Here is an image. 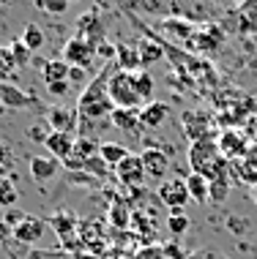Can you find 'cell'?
I'll return each mask as SVG.
<instances>
[{"mask_svg":"<svg viewBox=\"0 0 257 259\" xmlns=\"http://www.w3.org/2000/svg\"><path fill=\"white\" fill-rule=\"evenodd\" d=\"M115 63H109L104 71L96 76L90 85L82 90V96H80V104H77V120H80V137H88L90 134V125L93 123H99L104 120V117H109L113 115V101H109V96H107V82H109V76H113L115 71Z\"/></svg>","mask_w":257,"mask_h":259,"instance_id":"1","label":"cell"},{"mask_svg":"<svg viewBox=\"0 0 257 259\" xmlns=\"http://www.w3.org/2000/svg\"><path fill=\"white\" fill-rule=\"evenodd\" d=\"M189 164H192V172L203 175L208 183L219 180V178H227V172H230V161L222 158L213 134H208L205 139L189 145Z\"/></svg>","mask_w":257,"mask_h":259,"instance_id":"2","label":"cell"},{"mask_svg":"<svg viewBox=\"0 0 257 259\" xmlns=\"http://www.w3.org/2000/svg\"><path fill=\"white\" fill-rule=\"evenodd\" d=\"M107 96H109L115 109H142L145 107L140 93H137V88H134V71L115 68L109 82H107Z\"/></svg>","mask_w":257,"mask_h":259,"instance_id":"3","label":"cell"},{"mask_svg":"<svg viewBox=\"0 0 257 259\" xmlns=\"http://www.w3.org/2000/svg\"><path fill=\"white\" fill-rule=\"evenodd\" d=\"M159 199L170 207V213H180L192 202L186 178H167L164 183H159Z\"/></svg>","mask_w":257,"mask_h":259,"instance_id":"4","label":"cell"},{"mask_svg":"<svg viewBox=\"0 0 257 259\" xmlns=\"http://www.w3.org/2000/svg\"><path fill=\"white\" fill-rule=\"evenodd\" d=\"M216 148L222 153V158L225 161H241L249 153V148H252V142L241 134V131H235V128H225L222 134L216 137Z\"/></svg>","mask_w":257,"mask_h":259,"instance_id":"5","label":"cell"},{"mask_svg":"<svg viewBox=\"0 0 257 259\" xmlns=\"http://www.w3.org/2000/svg\"><path fill=\"white\" fill-rule=\"evenodd\" d=\"M93 58H96V47L88 44L85 38L74 36V38L66 41V47H63V60L68 63V66H74V68H90Z\"/></svg>","mask_w":257,"mask_h":259,"instance_id":"6","label":"cell"},{"mask_svg":"<svg viewBox=\"0 0 257 259\" xmlns=\"http://www.w3.org/2000/svg\"><path fill=\"white\" fill-rule=\"evenodd\" d=\"M36 96L25 93L14 82H0V109H30L36 107Z\"/></svg>","mask_w":257,"mask_h":259,"instance_id":"7","label":"cell"},{"mask_svg":"<svg viewBox=\"0 0 257 259\" xmlns=\"http://www.w3.org/2000/svg\"><path fill=\"white\" fill-rule=\"evenodd\" d=\"M140 158H142V164H145V175H148V180H167V175H170V156L164 150H159V148H145L140 153Z\"/></svg>","mask_w":257,"mask_h":259,"instance_id":"8","label":"cell"},{"mask_svg":"<svg viewBox=\"0 0 257 259\" xmlns=\"http://www.w3.org/2000/svg\"><path fill=\"white\" fill-rule=\"evenodd\" d=\"M47 232V221L39 219V215H25L19 224H14V240L25 243V246H33L39 243Z\"/></svg>","mask_w":257,"mask_h":259,"instance_id":"9","label":"cell"},{"mask_svg":"<svg viewBox=\"0 0 257 259\" xmlns=\"http://www.w3.org/2000/svg\"><path fill=\"white\" fill-rule=\"evenodd\" d=\"M180 123H183V131H186V137H189L192 142H200V139H205L208 134H213L211 131V117H208L205 112H200V109H186L183 117H180Z\"/></svg>","mask_w":257,"mask_h":259,"instance_id":"10","label":"cell"},{"mask_svg":"<svg viewBox=\"0 0 257 259\" xmlns=\"http://www.w3.org/2000/svg\"><path fill=\"white\" fill-rule=\"evenodd\" d=\"M115 175H118V180H121L123 186H142L145 180H148L145 164H142V158L137 156V153H131L126 161H121V164L115 166Z\"/></svg>","mask_w":257,"mask_h":259,"instance_id":"11","label":"cell"},{"mask_svg":"<svg viewBox=\"0 0 257 259\" xmlns=\"http://www.w3.org/2000/svg\"><path fill=\"white\" fill-rule=\"evenodd\" d=\"M44 120L50 123L52 131H63V134H71L74 128H77V109H68L63 104H52L50 109H47Z\"/></svg>","mask_w":257,"mask_h":259,"instance_id":"12","label":"cell"},{"mask_svg":"<svg viewBox=\"0 0 257 259\" xmlns=\"http://www.w3.org/2000/svg\"><path fill=\"white\" fill-rule=\"evenodd\" d=\"M230 172L238 175V180H241V183H246L249 188L257 186V142H252V148H249V153L241 161H233Z\"/></svg>","mask_w":257,"mask_h":259,"instance_id":"13","label":"cell"},{"mask_svg":"<svg viewBox=\"0 0 257 259\" xmlns=\"http://www.w3.org/2000/svg\"><path fill=\"white\" fill-rule=\"evenodd\" d=\"M109 123H113L118 131L131 134V137H140V128H142V123H140V109H113Z\"/></svg>","mask_w":257,"mask_h":259,"instance_id":"14","label":"cell"},{"mask_svg":"<svg viewBox=\"0 0 257 259\" xmlns=\"http://www.w3.org/2000/svg\"><path fill=\"white\" fill-rule=\"evenodd\" d=\"M74 145H77V137H71V134H63V131H52L50 139L44 142V148L52 153V158H58L60 164L74 153Z\"/></svg>","mask_w":257,"mask_h":259,"instance_id":"15","label":"cell"},{"mask_svg":"<svg viewBox=\"0 0 257 259\" xmlns=\"http://www.w3.org/2000/svg\"><path fill=\"white\" fill-rule=\"evenodd\" d=\"M60 172V161L52 156H33L30 158V178L36 183H47V180L58 178Z\"/></svg>","mask_w":257,"mask_h":259,"instance_id":"16","label":"cell"},{"mask_svg":"<svg viewBox=\"0 0 257 259\" xmlns=\"http://www.w3.org/2000/svg\"><path fill=\"white\" fill-rule=\"evenodd\" d=\"M167 117H170V107L162 104V101H151V104H145V107L140 109L142 128H162V125L167 123Z\"/></svg>","mask_w":257,"mask_h":259,"instance_id":"17","label":"cell"},{"mask_svg":"<svg viewBox=\"0 0 257 259\" xmlns=\"http://www.w3.org/2000/svg\"><path fill=\"white\" fill-rule=\"evenodd\" d=\"M68 71L71 66L63 58H52L41 63V76H44V85H55V82H68Z\"/></svg>","mask_w":257,"mask_h":259,"instance_id":"18","label":"cell"},{"mask_svg":"<svg viewBox=\"0 0 257 259\" xmlns=\"http://www.w3.org/2000/svg\"><path fill=\"white\" fill-rule=\"evenodd\" d=\"M80 38H85L88 44H93V47H99L104 41V27L99 22V17H96V11L80 17Z\"/></svg>","mask_w":257,"mask_h":259,"instance_id":"19","label":"cell"},{"mask_svg":"<svg viewBox=\"0 0 257 259\" xmlns=\"http://www.w3.org/2000/svg\"><path fill=\"white\" fill-rule=\"evenodd\" d=\"M137 55H140V66H142V71H148V66H154V63H159V60L164 58V47L159 44V41L142 38L140 44H137Z\"/></svg>","mask_w":257,"mask_h":259,"instance_id":"20","label":"cell"},{"mask_svg":"<svg viewBox=\"0 0 257 259\" xmlns=\"http://www.w3.org/2000/svg\"><path fill=\"white\" fill-rule=\"evenodd\" d=\"M99 156H101V161L107 166H118L121 161H126L131 156V150L126 148V145H121V142H101Z\"/></svg>","mask_w":257,"mask_h":259,"instance_id":"21","label":"cell"},{"mask_svg":"<svg viewBox=\"0 0 257 259\" xmlns=\"http://www.w3.org/2000/svg\"><path fill=\"white\" fill-rule=\"evenodd\" d=\"M186 186H189V197H192V202H197V205H205V202H211V197H208V188H211V183H208L203 175L189 172V175H186Z\"/></svg>","mask_w":257,"mask_h":259,"instance_id":"22","label":"cell"},{"mask_svg":"<svg viewBox=\"0 0 257 259\" xmlns=\"http://www.w3.org/2000/svg\"><path fill=\"white\" fill-rule=\"evenodd\" d=\"M115 66L121 71H140V55H137V44L126 47V44H118V55H115Z\"/></svg>","mask_w":257,"mask_h":259,"instance_id":"23","label":"cell"},{"mask_svg":"<svg viewBox=\"0 0 257 259\" xmlns=\"http://www.w3.org/2000/svg\"><path fill=\"white\" fill-rule=\"evenodd\" d=\"M19 41H22V44H25L30 52H39L41 47H44L47 38H44V30H41L36 22H27L25 30H22V36H19Z\"/></svg>","mask_w":257,"mask_h":259,"instance_id":"24","label":"cell"},{"mask_svg":"<svg viewBox=\"0 0 257 259\" xmlns=\"http://www.w3.org/2000/svg\"><path fill=\"white\" fill-rule=\"evenodd\" d=\"M50 227L66 240V237H71V232L77 229V219H74L71 213H55V215H50Z\"/></svg>","mask_w":257,"mask_h":259,"instance_id":"25","label":"cell"},{"mask_svg":"<svg viewBox=\"0 0 257 259\" xmlns=\"http://www.w3.org/2000/svg\"><path fill=\"white\" fill-rule=\"evenodd\" d=\"M99 148H101V142H96L93 137H77L74 153H77V156H80L82 161H90V158L99 156Z\"/></svg>","mask_w":257,"mask_h":259,"instance_id":"26","label":"cell"},{"mask_svg":"<svg viewBox=\"0 0 257 259\" xmlns=\"http://www.w3.org/2000/svg\"><path fill=\"white\" fill-rule=\"evenodd\" d=\"M134 88H137V93H140V99L142 104H151V96H154V79H151V74L148 71H134Z\"/></svg>","mask_w":257,"mask_h":259,"instance_id":"27","label":"cell"},{"mask_svg":"<svg viewBox=\"0 0 257 259\" xmlns=\"http://www.w3.org/2000/svg\"><path fill=\"white\" fill-rule=\"evenodd\" d=\"M19 202V191L11 178H0V207H14Z\"/></svg>","mask_w":257,"mask_h":259,"instance_id":"28","label":"cell"},{"mask_svg":"<svg viewBox=\"0 0 257 259\" xmlns=\"http://www.w3.org/2000/svg\"><path fill=\"white\" fill-rule=\"evenodd\" d=\"M27 139H33V142H39V145H44L47 139H50V134H52V128H50V123L41 117V120H36V123H30L27 125Z\"/></svg>","mask_w":257,"mask_h":259,"instance_id":"29","label":"cell"},{"mask_svg":"<svg viewBox=\"0 0 257 259\" xmlns=\"http://www.w3.org/2000/svg\"><path fill=\"white\" fill-rule=\"evenodd\" d=\"M208 197L211 202L222 205L227 197H230V178H219V180H211V188H208Z\"/></svg>","mask_w":257,"mask_h":259,"instance_id":"30","label":"cell"},{"mask_svg":"<svg viewBox=\"0 0 257 259\" xmlns=\"http://www.w3.org/2000/svg\"><path fill=\"white\" fill-rule=\"evenodd\" d=\"M17 71V63H14L11 52L6 44H0V82H9V76Z\"/></svg>","mask_w":257,"mask_h":259,"instance_id":"31","label":"cell"},{"mask_svg":"<svg viewBox=\"0 0 257 259\" xmlns=\"http://www.w3.org/2000/svg\"><path fill=\"white\" fill-rule=\"evenodd\" d=\"M9 52H11V58H14V63H17V68H25L27 66V63H30V50H27V47L22 44V41H11V44H9Z\"/></svg>","mask_w":257,"mask_h":259,"instance_id":"32","label":"cell"},{"mask_svg":"<svg viewBox=\"0 0 257 259\" xmlns=\"http://www.w3.org/2000/svg\"><path fill=\"white\" fill-rule=\"evenodd\" d=\"M189 215H183V213H170V219H167V229H170V235H186V229H189Z\"/></svg>","mask_w":257,"mask_h":259,"instance_id":"33","label":"cell"},{"mask_svg":"<svg viewBox=\"0 0 257 259\" xmlns=\"http://www.w3.org/2000/svg\"><path fill=\"white\" fill-rule=\"evenodd\" d=\"M14 172V150L6 142H0V178H9Z\"/></svg>","mask_w":257,"mask_h":259,"instance_id":"34","label":"cell"},{"mask_svg":"<svg viewBox=\"0 0 257 259\" xmlns=\"http://www.w3.org/2000/svg\"><path fill=\"white\" fill-rule=\"evenodd\" d=\"M36 9L39 11H47V14H66L68 11V3H66V0H47V3H44V0H39Z\"/></svg>","mask_w":257,"mask_h":259,"instance_id":"35","label":"cell"},{"mask_svg":"<svg viewBox=\"0 0 257 259\" xmlns=\"http://www.w3.org/2000/svg\"><path fill=\"white\" fill-rule=\"evenodd\" d=\"M109 219H113L115 227H126L129 224V210L123 205H113V210H109Z\"/></svg>","mask_w":257,"mask_h":259,"instance_id":"36","label":"cell"},{"mask_svg":"<svg viewBox=\"0 0 257 259\" xmlns=\"http://www.w3.org/2000/svg\"><path fill=\"white\" fill-rule=\"evenodd\" d=\"M82 172H90V175H99V178H101V175L107 172V164L101 161V156H96V158L85 161V169H82Z\"/></svg>","mask_w":257,"mask_h":259,"instance_id":"37","label":"cell"},{"mask_svg":"<svg viewBox=\"0 0 257 259\" xmlns=\"http://www.w3.org/2000/svg\"><path fill=\"white\" fill-rule=\"evenodd\" d=\"M162 251H164V256H167V259H189V254H186L178 243H167V246H162Z\"/></svg>","mask_w":257,"mask_h":259,"instance_id":"38","label":"cell"},{"mask_svg":"<svg viewBox=\"0 0 257 259\" xmlns=\"http://www.w3.org/2000/svg\"><path fill=\"white\" fill-rule=\"evenodd\" d=\"M189 259H227V256L216 248H197L194 254H189Z\"/></svg>","mask_w":257,"mask_h":259,"instance_id":"39","label":"cell"},{"mask_svg":"<svg viewBox=\"0 0 257 259\" xmlns=\"http://www.w3.org/2000/svg\"><path fill=\"white\" fill-rule=\"evenodd\" d=\"M134 259H167V256H164L162 246H151V248H142Z\"/></svg>","mask_w":257,"mask_h":259,"instance_id":"40","label":"cell"},{"mask_svg":"<svg viewBox=\"0 0 257 259\" xmlns=\"http://www.w3.org/2000/svg\"><path fill=\"white\" fill-rule=\"evenodd\" d=\"M47 90H50V96H58V99H63V96H68V82H55V85H47Z\"/></svg>","mask_w":257,"mask_h":259,"instance_id":"41","label":"cell"},{"mask_svg":"<svg viewBox=\"0 0 257 259\" xmlns=\"http://www.w3.org/2000/svg\"><path fill=\"white\" fill-rule=\"evenodd\" d=\"M9 237H14V227L9 221H0V243H6Z\"/></svg>","mask_w":257,"mask_h":259,"instance_id":"42","label":"cell"},{"mask_svg":"<svg viewBox=\"0 0 257 259\" xmlns=\"http://www.w3.org/2000/svg\"><path fill=\"white\" fill-rule=\"evenodd\" d=\"M71 82H85V68L71 66V71H68V85H71Z\"/></svg>","mask_w":257,"mask_h":259,"instance_id":"43","label":"cell"},{"mask_svg":"<svg viewBox=\"0 0 257 259\" xmlns=\"http://www.w3.org/2000/svg\"><path fill=\"white\" fill-rule=\"evenodd\" d=\"M252 202H254V205H257V186L252 188Z\"/></svg>","mask_w":257,"mask_h":259,"instance_id":"44","label":"cell"}]
</instances>
